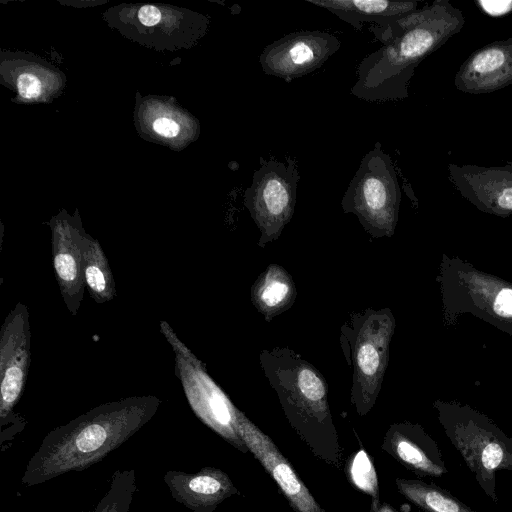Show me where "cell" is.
I'll list each match as a JSON object with an SVG mask.
<instances>
[{
  "label": "cell",
  "mask_w": 512,
  "mask_h": 512,
  "mask_svg": "<svg viewBox=\"0 0 512 512\" xmlns=\"http://www.w3.org/2000/svg\"><path fill=\"white\" fill-rule=\"evenodd\" d=\"M359 444L360 448L352 453L346 461L345 474L355 489L372 498L371 507H376L381 501L373 458L363 448L360 441Z\"/></svg>",
  "instance_id": "cell-20"
},
{
  "label": "cell",
  "mask_w": 512,
  "mask_h": 512,
  "mask_svg": "<svg viewBox=\"0 0 512 512\" xmlns=\"http://www.w3.org/2000/svg\"><path fill=\"white\" fill-rule=\"evenodd\" d=\"M237 421L239 434L249 452L272 477L293 511L326 512L273 440L240 410Z\"/></svg>",
  "instance_id": "cell-11"
},
{
  "label": "cell",
  "mask_w": 512,
  "mask_h": 512,
  "mask_svg": "<svg viewBox=\"0 0 512 512\" xmlns=\"http://www.w3.org/2000/svg\"><path fill=\"white\" fill-rule=\"evenodd\" d=\"M84 279L85 286L96 303L103 304L114 299L116 287L108 259L99 242L89 235L84 256Z\"/></svg>",
  "instance_id": "cell-19"
},
{
  "label": "cell",
  "mask_w": 512,
  "mask_h": 512,
  "mask_svg": "<svg viewBox=\"0 0 512 512\" xmlns=\"http://www.w3.org/2000/svg\"><path fill=\"white\" fill-rule=\"evenodd\" d=\"M87 235L80 228L61 222L53 227L52 260L63 302L77 315L84 296V256Z\"/></svg>",
  "instance_id": "cell-12"
},
{
  "label": "cell",
  "mask_w": 512,
  "mask_h": 512,
  "mask_svg": "<svg viewBox=\"0 0 512 512\" xmlns=\"http://www.w3.org/2000/svg\"><path fill=\"white\" fill-rule=\"evenodd\" d=\"M296 296L291 275L278 264L268 265L251 286V302L266 322L288 310Z\"/></svg>",
  "instance_id": "cell-17"
},
{
  "label": "cell",
  "mask_w": 512,
  "mask_h": 512,
  "mask_svg": "<svg viewBox=\"0 0 512 512\" xmlns=\"http://www.w3.org/2000/svg\"><path fill=\"white\" fill-rule=\"evenodd\" d=\"M31 362V330L26 304L7 314L0 335V417L9 420L26 383Z\"/></svg>",
  "instance_id": "cell-10"
},
{
  "label": "cell",
  "mask_w": 512,
  "mask_h": 512,
  "mask_svg": "<svg viewBox=\"0 0 512 512\" xmlns=\"http://www.w3.org/2000/svg\"><path fill=\"white\" fill-rule=\"evenodd\" d=\"M17 87L23 98L31 99L37 97L41 92V83L39 79L29 73H24L18 77Z\"/></svg>",
  "instance_id": "cell-22"
},
{
  "label": "cell",
  "mask_w": 512,
  "mask_h": 512,
  "mask_svg": "<svg viewBox=\"0 0 512 512\" xmlns=\"http://www.w3.org/2000/svg\"><path fill=\"white\" fill-rule=\"evenodd\" d=\"M417 512H425V511H423V510L419 509Z\"/></svg>",
  "instance_id": "cell-28"
},
{
  "label": "cell",
  "mask_w": 512,
  "mask_h": 512,
  "mask_svg": "<svg viewBox=\"0 0 512 512\" xmlns=\"http://www.w3.org/2000/svg\"><path fill=\"white\" fill-rule=\"evenodd\" d=\"M299 181L295 160L260 158L251 185L244 193V205L260 232L259 247L277 240L292 219Z\"/></svg>",
  "instance_id": "cell-7"
},
{
  "label": "cell",
  "mask_w": 512,
  "mask_h": 512,
  "mask_svg": "<svg viewBox=\"0 0 512 512\" xmlns=\"http://www.w3.org/2000/svg\"><path fill=\"white\" fill-rule=\"evenodd\" d=\"M444 426L481 489L497 504L496 473L512 472V439L480 419H447Z\"/></svg>",
  "instance_id": "cell-8"
},
{
  "label": "cell",
  "mask_w": 512,
  "mask_h": 512,
  "mask_svg": "<svg viewBox=\"0 0 512 512\" xmlns=\"http://www.w3.org/2000/svg\"><path fill=\"white\" fill-rule=\"evenodd\" d=\"M340 46L339 38L329 32L301 30L267 45L259 62L264 74L289 83L321 67Z\"/></svg>",
  "instance_id": "cell-9"
},
{
  "label": "cell",
  "mask_w": 512,
  "mask_h": 512,
  "mask_svg": "<svg viewBox=\"0 0 512 512\" xmlns=\"http://www.w3.org/2000/svg\"><path fill=\"white\" fill-rule=\"evenodd\" d=\"M512 82V39L482 48L463 64L456 77L461 90L480 93Z\"/></svg>",
  "instance_id": "cell-15"
},
{
  "label": "cell",
  "mask_w": 512,
  "mask_h": 512,
  "mask_svg": "<svg viewBox=\"0 0 512 512\" xmlns=\"http://www.w3.org/2000/svg\"><path fill=\"white\" fill-rule=\"evenodd\" d=\"M394 328L388 308L353 312L340 327L341 349L352 367L350 402L361 417L372 410L379 396Z\"/></svg>",
  "instance_id": "cell-4"
},
{
  "label": "cell",
  "mask_w": 512,
  "mask_h": 512,
  "mask_svg": "<svg viewBox=\"0 0 512 512\" xmlns=\"http://www.w3.org/2000/svg\"><path fill=\"white\" fill-rule=\"evenodd\" d=\"M259 362L290 426L315 457L339 469L343 453L324 376L289 347L263 349Z\"/></svg>",
  "instance_id": "cell-3"
},
{
  "label": "cell",
  "mask_w": 512,
  "mask_h": 512,
  "mask_svg": "<svg viewBox=\"0 0 512 512\" xmlns=\"http://www.w3.org/2000/svg\"><path fill=\"white\" fill-rule=\"evenodd\" d=\"M401 198L397 174L380 142L367 152L350 181L341 207L373 238L394 234Z\"/></svg>",
  "instance_id": "cell-5"
},
{
  "label": "cell",
  "mask_w": 512,
  "mask_h": 512,
  "mask_svg": "<svg viewBox=\"0 0 512 512\" xmlns=\"http://www.w3.org/2000/svg\"><path fill=\"white\" fill-rule=\"evenodd\" d=\"M479 5L492 16L504 15L512 10V1H480Z\"/></svg>",
  "instance_id": "cell-24"
},
{
  "label": "cell",
  "mask_w": 512,
  "mask_h": 512,
  "mask_svg": "<svg viewBox=\"0 0 512 512\" xmlns=\"http://www.w3.org/2000/svg\"><path fill=\"white\" fill-rule=\"evenodd\" d=\"M160 329L172 347L175 355V374L195 415L235 449L242 453L249 452L238 430L239 409L166 321L160 322Z\"/></svg>",
  "instance_id": "cell-6"
},
{
  "label": "cell",
  "mask_w": 512,
  "mask_h": 512,
  "mask_svg": "<svg viewBox=\"0 0 512 512\" xmlns=\"http://www.w3.org/2000/svg\"><path fill=\"white\" fill-rule=\"evenodd\" d=\"M164 482L172 498L193 512H213L224 500L241 495L228 474L215 467L193 473L169 470Z\"/></svg>",
  "instance_id": "cell-14"
},
{
  "label": "cell",
  "mask_w": 512,
  "mask_h": 512,
  "mask_svg": "<svg viewBox=\"0 0 512 512\" xmlns=\"http://www.w3.org/2000/svg\"><path fill=\"white\" fill-rule=\"evenodd\" d=\"M494 310L500 316H512V289L501 290L494 302Z\"/></svg>",
  "instance_id": "cell-23"
},
{
  "label": "cell",
  "mask_w": 512,
  "mask_h": 512,
  "mask_svg": "<svg viewBox=\"0 0 512 512\" xmlns=\"http://www.w3.org/2000/svg\"><path fill=\"white\" fill-rule=\"evenodd\" d=\"M153 130L159 135L174 137L179 133V125L171 119L160 118L154 121Z\"/></svg>",
  "instance_id": "cell-25"
},
{
  "label": "cell",
  "mask_w": 512,
  "mask_h": 512,
  "mask_svg": "<svg viewBox=\"0 0 512 512\" xmlns=\"http://www.w3.org/2000/svg\"><path fill=\"white\" fill-rule=\"evenodd\" d=\"M324 8L340 20L361 32L368 23L370 26L386 27L392 22L417 10V2L389 0H305Z\"/></svg>",
  "instance_id": "cell-16"
},
{
  "label": "cell",
  "mask_w": 512,
  "mask_h": 512,
  "mask_svg": "<svg viewBox=\"0 0 512 512\" xmlns=\"http://www.w3.org/2000/svg\"><path fill=\"white\" fill-rule=\"evenodd\" d=\"M395 484L403 497L425 512H476L434 483L397 477Z\"/></svg>",
  "instance_id": "cell-18"
},
{
  "label": "cell",
  "mask_w": 512,
  "mask_h": 512,
  "mask_svg": "<svg viewBox=\"0 0 512 512\" xmlns=\"http://www.w3.org/2000/svg\"><path fill=\"white\" fill-rule=\"evenodd\" d=\"M157 396H131L103 403L48 432L21 478L31 487L105 458L145 426L158 411Z\"/></svg>",
  "instance_id": "cell-1"
},
{
  "label": "cell",
  "mask_w": 512,
  "mask_h": 512,
  "mask_svg": "<svg viewBox=\"0 0 512 512\" xmlns=\"http://www.w3.org/2000/svg\"><path fill=\"white\" fill-rule=\"evenodd\" d=\"M370 512H397L389 503L381 502L376 507H370Z\"/></svg>",
  "instance_id": "cell-27"
},
{
  "label": "cell",
  "mask_w": 512,
  "mask_h": 512,
  "mask_svg": "<svg viewBox=\"0 0 512 512\" xmlns=\"http://www.w3.org/2000/svg\"><path fill=\"white\" fill-rule=\"evenodd\" d=\"M137 490L133 469L114 472L109 489L92 512H129Z\"/></svg>",
  "instance_id": "cell-21"
},
{
  "label": "cell",
  "mask_w": 512,
  "mask_h": 512,
  "mask_svg": "<svg viewBox=\"0 0 512 512\" xmlns=\"http://www.w3.org/2000/svg\"><path fill=\"white\" fill-rule=\"evenodd\" d=\"M380 448L420 478H437L448 472L440 448L419 425L391 424Z\"/></svg>",
  "instance_id": "cell-13"
},
{
  "label": "cell",
  "mask_w": 512,
  "mask_h": 512,
  "mask_svg": "<svg viewBox=\"0 0 512 512\" xmlns=\"http://www.w3.org/2000/svg\"><path fill=\"white\" fill-rule=\"evenodd\" d=\"M457 10L444 2L411 12L386 27L370 26L382 46L358 64L351 94L368 102L408 96V84L418 64L462 25Z\"/></svg>",
  "instance_id": "cell-2"
},
{
  "label": "cell",
  "mask_w": 512,
  "mask_h": 512,
  "mask_svg": "<svg viewBox=\"0 0 512 512\" xmlns=\"http://www.w3.org/2000/svg\"><path fill=\"white\" fill-rule=\"evenodd\" d=\"M138 18L143 25L152 26L160 21L161 12L155 6L145 5L139 9Z\"/></svg>",
  "instance_id": "cell-26"
}]
</instances>
